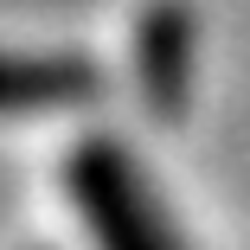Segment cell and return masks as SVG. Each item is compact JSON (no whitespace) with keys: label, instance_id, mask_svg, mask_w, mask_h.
<instances>
[{"label":"cell","instance_id":"obj_1","mask_svg":"<svg viewBox=\"0 0 250 250\" xmlns=\"http://www.w3.org/2000/svg\"><path fill=\"white\" fill-rule=\"evenodd\" d=\"M64 186L77 199V212L90 225V244L96 250H186L180 231L167 225L154 186L141 180V167L122 154L116 141H83L71 147V167H64Z\"/></svg>","mask_w":250,"mask_h":250},{"label":"cell","instance_id":"obj_2","mask_svg":"<svg viewBox=\"0 0 250 250\" xmlns=\"http://www.w3.org/2000/svg\"><path fill=\"white\" fill-rule=\"evenodd\" d=\"M103 90L83 58H58V52H0V122L20 116H58L71 103H90Z\"/></svg>","mask_w":250,"mask_h":250},{"label":"cell","instance_id":"obj_3","mask_svg":"<svg viewBox=\"0 0 250 250\" xmlns=\"http://www.w3.org/2000/svg\"><path fill=\"white\" fill-rule=\"evenodd\" d=\"M135 77H141V96L161 122H173L186 109V83H192V20L180 7H154L135 32Z\"/></svg>","mask_w":250,"mask_h":250}]
</instances>
